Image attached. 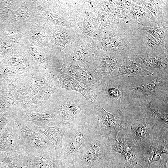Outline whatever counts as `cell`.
Segmentation results:
<instances>
[{
  "label": "cell",
  "mask_w": 168,
  "mask_h": 168,
  "mask_svg": "<svg viewBox=\"0 0 168 168\" xmlns=\"http://www.w3.org/2000/svg\"><path fill=\"white\" fill-rule=\"evenodd\" d=\"M18 110V108L16 106L10 108L0 119V134L8 123L16 118Z\"/></svg>",
  "instance_id": "cell-29"
},
{
  "label": "cell",
  "mask_w": 168,
  "mask_h": 168,
  "mask_svg": "<svg viewBox=\"0 0 168 168\" xmlns=\"http://www.w3.org/2000/svg\"><path fill=\"white\" fill-rule=\"evenodd\" d=\"M150 103L140 102V108L146 113L148 118L153 124L154 126L168 128V113L162 114L158 111L159 107L157 109L151 108Z\"/></svg>",
  "instance_id": "cell-24"
},
{
  "label": "cell",
  "mask_w": 168,
  "mask_h": 168,
  "mask_svg": "<svg viewBox=\"0 0 168 168\" xmlns=\"http://www.w3.org/2000/svg\"><path fill=\"white\" fill-rule=\"evenodd\" d=\"M168 161V155L166 154L161 156L159 160L152 163L150 168H166Z\"/></svg>",
  "instance_id": "cell-30"
},
{
  "label": "cell",
  "mask_w": 168,
  "mask_h": 168,
  "mask_svg": "<svg viewBox=\"0 0 168 168\" xmlns=\"http://www.w3.org/2000/svg\"><path fill=\"white\" fill-rule=\"evenodd\" d=\"M137 162L142 168H150L162 154L168 153V128L154 126L149 136L136 145Z\"/></svg>",
  "instance_id": "cell-6"
},
{
  "label": "cell",
  "mask_w": 168,
  "mask_h": 168,
  "mask_svg": "<svg viewBox=\"0 0 168 168\" xmlns=\"http://www.w3.org/2000/svg\"><path fill=\"white\" fill-rule=\"evenodd\" d=\"M152 74L150 72L138 66L128 57L120 67L116 75L119 76L124 75L128 77H136Z\"/></svg>",
  "instance_id": "cell-25"
},
{
  "label": "cell",
  "mask_w": 168,
  "mask_h": 168,
  "mask_svg": "<svg viewBox=\"0 0 168 168\" xmlns=\"http://www.w3.org/2000/svg\"><path fill=\"white\" fill-rule=\"evenodd\" d=\"M70 124L60 122L58 124L48 127H29L43 134L53 146L59 158L62 151V141L66 131Z\"/></svg>",
  "instance_id": "cell-19"
},
{
  "label": "cell",
  "mask_w": 168,
  "mask_h": 168,
  "mask_svg": "<svg viewBox=\"0 0 168 168\" xmlns=\"http://www.w3.org/2000/svg\"><path fill=\"white\" fill-rule=\"evenodd\" d=\"M143 40L144 54H152L160 52L168 53V50L145 30Z\"/></svg>",
  "instance_id": "cell-27"
},
{
  "label": "cell",
  "mask_w": 168,
  "mask_h": 168,
  "mask_svg": "<svg viewBox=\"0 0 168 168\" xmlns=\"http://www.w3.org/2000/svg\"><path fill=\"white\" fill-rule=\"evenodd\" d=\"M63 70L67 74L83 84L93 93L99 87L102 82V78L94 68L83 69L66 66Z\"/></svg>",
  "instance_id": "cell-17"
},
{
  "label": "cell",
  "mask_w": 168,
  "mask_h": 168,
  "mask_svg": "<svg viewBox=\"0 0 168 168\" xmlns=\"http://www.w3.org/2000/svg\"><path fill=\"white\" fill-rule=\"evenodd\" d=\"M138 28L146 31L168 49V26L160 27L155 23L149 26L140 27Z\"/></svg>",
  "instance_id": "cell-26"
},
{
  "label": "cell",
  "mask_w": 168,
  "mask_h": 168,
  "mask_svg": "<svg viewBox=\"0 0 168 168\" xmlns=\"http://www.w3.org/2000/svg\"><path fill=\"white\" fill-rule=\"evenodd\" d=\"M94 104L98 119L96 132L107 145L111 146L117 139L118 132L127 124V114L115 108H109L107 110L111 112L108 111L101 105Z\"/></svg>",
  "instance_id": "cell-7"
},
{
  "label": "cell",
  "mask_w": 168,
  "mask_h": 168,
  "mask_svg": "<svg viewBox=\"0 0 168 168\" xmlns=\"http://www.w3.org/2000/svg\"><path fill=\"white\" fill-rule=\"evenodd\" d=\"M154 125L147 118L144 117L134 120L132 124L130 133L136 145H138L150 135Z\"/></svg>",
  "instance_id": "cell-22"
},
{
  "label": "cell",
  "mask_w": 168,
  "mask_h": 168,
  "mask_svg": "<svg viewBox=\"0 0 168 168\" xmlns=\"http://www.w3.org/2000/svg\"><path fill=\"white\" fill-rule=\"evenodd\" d=\"M0 162L7 168H27L29 165L28 155L25 153H17L1 157Z\"/></svg>",
  "instance_id": "cell-28"
},
{
  "label": "cell",
  "mask_w": 168,
  "mask_h": 168,
  "mask_svg": "<svg viewBox=\"0 0 168 168\" xmlns=\"http://www.w3.org/2000/svg\"><path fill=\"white\" fill-rule=\"evenodd\" d=\"M16 118L28 127H48L58 124L61 121L53 111L46 110L39 112L18 110Z\"/></svg>",
  "instance_id": "cell-15"
},
{
  "label": "cell",
  "mask_w": 168,
  "mask_h": 168,
  "mask_svg": "<svg viewBox=\"0 0 168 168\" xmlns=\"http://www.w3.org/2000/svg\"><path fill=\"white\" fill-rule=\"evenodd\" d=\"M133 20L120 19L102 40V45L111 51H124L129 57L144 54L143 37L144 30Z\"/></svg>",
  "instance_id": "cell-4"
},
{
  "label": "cell",
  "mask_w": 168,
  "mask_h": 168,
  "mask_svg": "<svg viewBox=\"0 0 168 168\" xmlns=\"http://www.w3.org/2000/svg\"><path fill=\"white\" fill-rule=\"evenodd\" d=\"M28 161L35 168H64L54 148L38 154L28 155Z\"/></svg>",
  "instance_id": "cell-21"
},
{
  "label": "cell",
  "mask_w": 168,
  "mask_h": 168,
  "mask_svg": "<svg viewBox=\"0 0 168 168\" xmlns=\"http://www.w3.org/2000/svg\"><path fill=\"white\" fill-rule=\"evenodd\" d=\"M128 124L118 133L117 139L111 147L112 151L122 155L124 158L125 165L128 168H137L136 145L130 133Z\"/></svg>",
  "instance_id": "cell-10"
},
{
  "label": "cell",
  "mask_w": 168,
  "mask_h": 168,
  "mask_svg": "<svg viewBox=\"0 0 168 168\" xmlns=\"http://www.w3.org/2000/svg\"><path fill=\"white\" fill-rule=\"evenodd\" d=\"M67 168H77L74 161H72Z\"/></svg>",
  "instance_id": "cell-31"
},
{
  "label": "cell",
  "mask_w": 168,
  "mask_h": 168,
  "mask_svg": "<svg viewBox=\"0 0 168 168\" xmlns=\"http://www.w3.org/2000/svg\"><path fill=\"white\" fill-rule=\"evenodd\" d=\"M52 77L60 89L77 91L89 102L93 103V93L82 86L78 82L70 76L60 71L50 72Z\"/></svg>",
  "instance_id": "cell-18"
},
{
  "label": "cell",
  "mask_w": 168,
  "mask_h": 168,
  "mask_svg": "<svg viewBox=\"0 0 168 168\" xmlns=\"http://www.w3.org/2000/svg\"><path fill=\"white\" fill-rule=\"evenodd\" d=\"M116 153L97 132L94 140L81 160L75 164L77 168H110L116 163Z\"/></svg>",
  "instance_id": "cell-8"
},
{
  "label": "cell",
  "mask_w": 168,
  "mask_h": 168,
  "mask_svg": "<svg viewBox=\"0 0 168 168\" xmlns=\"http://www.w3.org/2000/svg\"><path fill=\"white\" fill-rule=\"evenodd\" d=\"M94 106L79 92L61 89L52 95L45 109L53 112L61 122L72 124L82 121Z\"/></svg>",
  "instance_id": "cell-3"
},
{
  "label": "cell",
  "mask_w": 168,
  "mask_h": 168,
  "mask_svg": "<svg viewBox=\"0 0 168 168\" xmlns=\"http://www.w3.org/2000/svg\"><path fill=\"white\" fill-rule=\"evenodd\" d=\"M132 1L130 16L132 20L137 23L139 27L149 26L156 23L155 18L147 9Z\"/></svg>",
  "instance_id": "cell-23"
},
{
  "label": "cell",
  "mask_w": 168,
  "mask_h": 168,
  "mask_svg": "<svg viewBox=\"0 0 168 168\" xmlns=\"http://www.w3.org/2000/svg\"><path fill=\"white\" fill-rule=\"evenodd\" d=\"M50 78L47 72L39 76H22L16 81L14 86L19 100L26 101L31 100L36 95L44 83Z\"/></svg>",
  "instance_id": "cell-13"
},
{
  "label": "cell",
  "mask_w": 168,
  "mask_h": 168,
  "mask_svg": "<svg viewBox=\"0 0 168 168\" xmlns=\"http://www.w3.org/2000/svg\"><path fill=\"white\" fill-rule=\"evenodd\" d=\"M129 58L138 66L153 74L168 75V53L156 54L130 56Z\"/></svg>",
  "instance_id": "cell-14"
},
{
  "label": "cell",
  "mask_w": 168,
  "mask_h": 168,
  "mask_svg": "<svg viewBox=\"0 0 168 168\" xmlns=\"http://www.w3.org/2000/svg\"><path fill=\"white\" fill-rule=\"evenodd\" d=\"M93 103L104 108H115L124 112L139 105L133 101L124 91L119 76L111 74L102 80L93 92Z\"/></svg>",
  "instance_id": "cell-5"
},
{
  "label": "cell",
  "mask_w": 168,
  "mask_h": 168,
  "mask_svg": "<svg viewBox=\"0 0 168 168\" xmlns=\"http://www.w3.org/2000/svg\"><path fill=\"white\" fill-rule=\"evenodd\" d=\"M147 9L155 18L158 26H168V0H133Z\"/></svg>",
  "instance_id": "cell-20"
},
{
  "label": "cell",
  "mask_w": 168,
  "mask_h": 168,
  "mask_svg": "<svg viewBox=\"0 0 168 168\" xmlns=\"http://www.w3.org/2000/svg\"><path fill=\"white\" fill-rule=\"evenodd\" d=\"M98 119L95 107L79 122L70 124L62 141L59 158L64 168L73 161H79L92 143L96 133Z\"/></svg>",
  "instance_id": "cell-1"
},
{
  "label": "cell",
  "mask_w": 168,
  "mask_h": 168,
  "mask_svg": "<svg viewBox=\"0 0 168 168\" xmlns=\"http://www.w3.org/2000/svg\"><path fill=\"white\" fill-rule=\"evenodd\" d=\"M27 168H35L29 164V165Z\"/></svg>",
  "instance_id": "cell-32"
},
{
  "label": "cell",
  "mask_w": 168,
  "mask_h": 168,
  "mask_svg": "<svg viewBox=\"0 0 168 168\" xmlns=\"http://www.w3.org/2000/svg\"><path fill=\"white\" fill-rule=\"evenodd\" d=\"M119 77L124 91L134 102L168 106V75L153 74L136 77Z\"/></svg>",
  "instance_id": "cell-2"
},
{
  "label": "cell",
  "mask_w": 168,
  "mask_h": 168,
  "mask_svg": "<svg viewBox=\"0 0 168 168\" xmlns=\"http://www.w3.org/2000/svg\"><path fill=\"white\" fill-rule=\"evenodd\" d=\"M101 53L96 57L94 68L102 79L109 76L115 69L120 67L129 57L124 51Z\"/></svg>",
  "instance_id": "cell-12"
},
{
  "label": "cell",
  "mask_w": 168,
  "mask_h": 168,
  "mask_svg": "<svg viewBox=\"0 0 168 168\" xmlns=\"http://www.w3.org/2000/svg\"><path fill=\"white\" fill-rule=\"evenodd\" d=\"M18 125L20 146L27 155L38 154L54 147L41 132L29 127L27 124L16 118Z\"/></svg>",
  "instance_id": "cell-9"
},
{
  "label": "cell",
  "mask_w": 168,
  "mask_h": 168,
  "mask_svg": "<svg viewBox=\"0 0 168 168\" xmlns=\"http://www.w3.org/2000/svg\"><path fill=\"white\" fill-rule=\"evenodd\" d=\"M60 89L51 77L44 83L35 96L21 107L19 110L28 112H39L44 110L52 95Z\"/></svg>",
  "instance_id": "cell-16"
},
{
  "label": "cell",
  "mask_w": 168,
  "mask_h": 168,
  "mask_svg": "<svg viewBox=\"0 0 168 168\" xmlns=\"http://www.w3.org/2000/svg\"><path fill=\"white\" fill-rule=\"evenodd\" d=\"M1 133L0 158L17 153H25L20 146L18 125L16 119L8 123Z\"/></svg>",
  "instance_id": "cell-11"
}]
</instances>
